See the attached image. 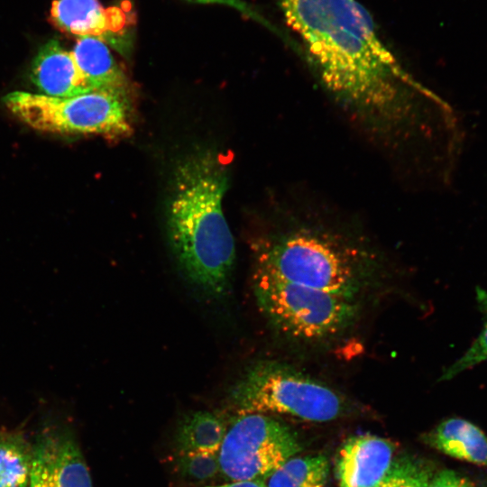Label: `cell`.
<instances>
[{
  "instance_id": "obj_15",
  "label": "cell",
  "mask_w": 487,
  "mask_h": 487,
  "mask_svg": "<svg viewBox=\"0 0 487 487\" xmlns=\"http://www.w3.org/2000/svg\"><path fill=\"white\" fill-rule=\"evenodd\" d=\"M32 443L19 432L0 430V487H29Z\"/></svg>"
},
{
  "instance_id": "obj_9",
  "label": "cell",
  "mask_w": 487,
  "mask_h": 487,
  "mask_svg": "<svg viewBox=\"0 0 487 487\" xmlns=\"http://www.w3.org/2000/svg\"><path fill=\"white\" fill-rule=\"evenodd\" d=\"M50 18L63 32L104 41L123 34L134 23L130 4L104 7L98 0H54Z\"/></svg>"
},
{
  "instance_id": "obj_4",
  "label": "cell",
  "mask_w": 487,
  "mask_h": 487,
  "mask_svg": "<svg viewBox=\"0 0 487 487\" xmlns=\"http://www.w3.org/2000/svg\"><path fill=\"white\" fill-rule=\"evenodd\" d=\"M253 287L262 313L289 341L318 345L344 335L358 320V299L299 285L253 270Z\"/></svg>"
},
{
  "instance_id": "obj_12",
  "label": "cell",
  "mask_w": 487,
  "mask_h": 487,
  "mask_svg": "<svg viewBox=\"0 0 487 487\" xmlns=\"http://www.w3.org/2000/svg\"><path fill=\"white\" fill-rule=\"evenodd\" d=\"M430 447L454 459L487 466V435L470 420L453 417L422 436Z\"/></svg>"
},
{
  "instance_id": "obj_19",
  "label": "cell",
  "mask_w": 487,
  "mask_h": 487,
  "mask_svg": "<svg viewBox=\"0 0 487 487\" xmlns=\"http://www.w3.org/2000/svg\"><path fill=\"white\" fill-rule=\"evenodd\" d=\"M418 464L409 458L395 460L388 473L372 487H400L411 474Z\"/></svg>"
},
{
  "instance_id": "obj_8",
  "label": "cell",
  "mask_w": 487,
  "mask_h": 487,
  "mask_svg": "<svg viewBox=\"0 0 487 487\" xmlns=\"http://www.w3.org/2000/svg\"><path fill=\"white\" fill-rule=\"evenodd\" d=\"M29 487H93L84 455L69 430L51 426L36 436Z\"/></svg>"
},
{
  "instance_id": "obj_20",
  "label": "cell",
  "mask_w": 487,
  "mask_h": 487,
  "mask_svg": "<svg viewBox=\"0 0 487 487\" xmlns=\"http://www.w3.org/2000/svg\"><path fill=\"white\" fill-rule=\"evenodd\" d=\"M427 487H475L464 475L452 469H443L431 476Z\"/></svg>"
},
{
  "instance_id": "obj_16",
  "label": "cell",
  "mask_w": 487,
  "mask_h": 487,
  "mask_svg": "<svg viewBox=\"0 0 487 487\" xmlns=\"http://www.w3.org/2000/svg\"><path fill=\"white\" fill-rule=\"evenodd\" d=\"M328 475L329 462L325 455H294L264 482L266 487H326Z\"/></svg>"
},
{
  "instance_id": "obj_2",
  "label": "cell",
  "mask_w": 487,
  "mask_h": 487,
  "mask_svg": "<svg viewBox=\"0 0 487 487\" xmlns=\"http://www.w3.org/2000/svg\"><path fill=\"white\" fill-rule=\"evenodd\" d=\"M225 169L212 155L188 158L175 178L168 211L171 249L188 281L211 298L229 289L235 261L234 240L222 202Z\"/></svg>"
},
{
  "instance_id": "obj_18",
  "label": "cell",
  "mask_w": 487,
  "mask_h": 487,
  "mask_svg": "<svg viewBox=\"0 0 487 487\" xmlns=\"http://www.w3.org/2000/svg\"><path fill=\"white\" fill-rule=\"evenodd\" d=\"M218 453H175L173 466L183 478L198 482H207L220 473Z\"/></svg>"
},
{
  "instance_id": "obj_1",
  "label": "cell",
  "mask_w": 487,
  "mask_h": 487,
  "mask_svg": "<svg viewBox=\"0 0 487 487\" xmlns=\"http://www.w3.org/2000/svg\"><path fill=\"white\" fill-rule=\"evenodd\" d=\"M320 82L378 137L430 131L441 98L409 74L356 0H274Z\"/></svg>"
},
{
  "instance_id": "obj_11",
  "label": "cell",
  "mask_w": 487,
  "mask_h": 487,
  "mask_svg": "<svg viewBox=\"0 0 487 487\" xmlns=\"http://www.w3.org/2000/svg\"><path fill=\"white\" fill-rule=\"evenodd\" d=\"M31 79L41 94L52 97H69L90 91L71 52L57 41H50L35 56Z\"/></svg>"
},
{
  "instance_id": "obj_10",
  "label": "cell",
  "mask_w": 487,
  "mask_h": 487,
  "mask_svg": "<svg viewBox=\"0 0 487 487\" xmlns=\"http://www.w3.org/2000/svg\"><path fill=\"white\" fill-rule=\"evenodd\" d=\"M394 444L371 434L353 436L341 446L335 464L338 487H372L394 463Z\"/></svg>"
},
{
  "instance_id": "obj_23",
  "label": "cell",
  "mask_w": 487,
  "mask_h": 487,
  "mask_svg": "<svg viewBox=\"0 0 487 487\" xmlns=\"http://www.w3.org/2000/svg\"><path fill=\"white\" fill-rule=\"evenodd\" d=\"M207 487H266L264 481H238Z\"/></svg>"
},
{
  "instance_id": "obj_5",
  "label": "cell",
  "mask_w": 487,
  "mask_h": 487,
  "mask_svg": "<svg viewBox=\"0 0 487 487\" xmlns=\"http://www.w3.org/2000/svg\"><path fill=\"white\" fill-rule=\"evenodd\" d=\"M230 399L238 415L272 413L310 422L335 420L349 409L348 400L329 385L274 360L249 367Z\"/></svg>"
},
{
  "instance_id": "obj_6",
  "label": "cell",
  "mask_w": 487,
  "mask_h": 487,
  "mask_svg": "<svg viewBox=\"0 0 487 487\" xmlns=\"http://www.w3.org/2000/svg\"><path fill=\"white\" fill-rule=\"evenodd\" d=\"M7 109L37 131L119 137L131 133L125 92L95 89L69 97L14 91L4 97Z\"/></svg>"
},
{
  "instance_id": "obj_7",
  "label": "cell",
  "mask_w": 487,
  "mask_h": 487,
  "mask_svg": "<svg viewBox=\"0 0 487 487\" xmlns=\"http://www.w3.org/2000/svg\"><path fill=\"white\" fill-rule=\"evenodd\" d=\"M302 449L297 433L266 414L239 415L218 453L220 473L231 482L265 481Z\"/></svg>"
},
{
  "instance_id": "obj_13",
  "label": "cell",
  "mask_w": 487,
  "mask_h": 487,
  "mask_svg": "<svg viewBox=\"0 0 487 487\" xmlns=\"http://www.w3.org/2000/svg\"><path fill=\"white\" fill-rule=\"evenodd\" d=\"M71 54L90 90L125 92L126 78L106 43L95 37H82Z\"/></svg>"
},
{
  "instance_id": "obj_21",
  "label": "cell",
  "mask_w": 487,
  "mask_h": 487,
  "mask_svg": "<svg viewBox=\"0 0 487 487\" xmlns=\"http://www.w3.org/2000/svg\"><path fill=\"white\" fill-rule=\"evenodd\" d=\"M190 1H195L198 3H206V4H219V5H228L230 7L237 9L238 11L251 17L252 19H254L262 23L263 25H267L268 27H271V25L268 23V21H266L262 16H261L257 12L252 9L248 5H246L242 0H190Z\"/></svg>"
},
{
  "instance_id": "obj_3",
  "label": "cell",
  "mask_w": 487,
  "mask_h": 487,
  "mask_svg": "<svg viewBox=\"0 0 487 487\" xmlns=\"http://www.w3.org/2000/svg\"><path fill=\"white\" fill-rule=\"evenodd\" d=\"M254 270L354 299L374 288L381 278L374 255L309 228L290 230L261 244Z\"/></svg>"
},
{
  "instance_id": "obj_17",
  "label": "cell",
  "mask_w": 487,
  "mask_h": 487,
  "mask_svg": "<svg viewBox=\"0 0 487 487\" xmlns=\"http://www.w3.org/2000/svg\"><path fill=\"white\" fill-rule=\"evenodd\" d=\"M475 299L482 317V329L462 356L443 371L439 378L440 381H449L458 374L487 362V291L477 287Z\"/></svg>"
},
{
  "instance_id": "obj_14",
  "label": "cell",
  "mask_w": 487,
  "mask_h": 487,
  "mask_svg": "<svg viewBox=\"0 0 487 487\" xmlns=\"http://www.w3.org/2000/svg\"><path fill=\"white\" fill-rule=\"evenodd\" d=\"M227 427L210 411L198 410L184 416L175 433L176 453H218Z\"/></svg>"
},
{
  "instance_id": "obj_22",
  "label": "cell",
  "mask_w": 487,
  "mask_h": 487,
  "mask_svg": "<svg viewBox=\"0 0 487 487\" xmlns=\"http://www.w3.org/2000/svg\"><path fill=\"white\" fill-rule=\"evenodd\" d=\"M432 475L431 470L427 465L418 464L400 487H427Z\"/></svg>"
}]
</instances>
